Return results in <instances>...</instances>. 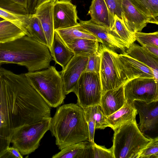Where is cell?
Here are the masks:
<instances>
[{
	"label": "cell",
	"instance_id": "1",
	"mask_svg": "<svg viewBox=\"0 0 158 158\" xmlns=\"http://www.w3.org/2000/svg\"><path fill=\"white\" fill-rule=\"evenodd\" d=\"M50 117L51 107L24 73L0 67V158L17 130Z\"/></svg>",
	"mask_w": 158,
	"mask_h": 158
},
{
	"label": "cell",
	"instance_id": "20",
	"mask_svg": "<svg viewBox=\"0 0 158 158\" xmlns=\"http://www.w3.org/2000/svg\"><path fill=\"white\" fill-rule=\"evenodd\" d=\"M53 60L56 64L64 69L75 56L57 32L55 31L50 52Z\"/></svg>",
	"mask_w": 158,
	"mask_h": 158
},
{
	"label": "cell",
	"instance_id": "42",
	"mask_svg": "<svg viewBox=\"0 0 158 158\" xmlns=\"http://www.w3.org/2000/svg\"><path fill=\"white\" fill-rule=\"evenodd\" d=\"M4 20H5L3 18L0 17V22H1V21H4Z\"/></svg>",
	"mask_w": 158,
	"mask_h": 158
},
{
	"label": "cell",
	"instance_id": "32",
	"mask_svg": "<svg viewBox=\"0 0 158 158\" xmlns=\"http://www.w3.org/2000/svg\"><path fill=\"white\" fill-rule=\"evenodd\" d=\"M138 158H158V138L152 139L142 151Z\"/></svg>",
	"mask_w": 158,
	"mask_h": 158
},
{
	"label": "cell",
	"instance_id": "9",
	"mask_svg": "<svg viewBox=\"0 0 158 158\" xmlns=\"http://www.w3.org/2000/svg\"><path fill=\"white\" fill-rule=\"evenodd\" d=\"M126 101L135 100L150 102L158 100V81L154 78L139 77L132 79L124 84Z\"/></svg>",
	"mask_w": 158,
	"mask_h": 158
},
{
	"label": "cell",
	"instance_id": "21",
	"mask_svg": "<svg viewBox=\"0 0 158 158\" xmlns=\"http://www.w3.org/2000/svg\"><path fill=\"white\" fill-rule=\"evenodd\" d=\"M52 158H93L92 143L85 141L73 144L60 150Z\"/></svg>",
	"mask_w": 158,
	"mask_h": 158
},
{
	"label": "cell",
	"instance_id": "35",
	"mask_svg": "<svg viewBox=\"0 0 158 158\" xmlns=\"http://www.w3.org/2000/svg\"><path fill=\"white\" fill-rule=\"evenodd\" d=\"M100 64V54L99 51L88 56V60L84 72L99 73Z\"/></svg>",
	"mask_w": 158,
	"mask_h": 158
},
{
	"label": "cell",
	"instance_id": "41",
	"mask_svg": "<svg viewBox=\"0 0 158 158\" xmlns=\"http://www.w3.org/2000/svg\"><path fill=\"white\" fill-rule=\"evenodd\" d=\"M58 0H36V8L42 4L48 1H52L54 3Z\"/></svg>",
	"mask_w": 158,
	"mask_h": 158
},
{
	"label": "cell",
	"instance_id": "23",
	"mask_svg": "<svg viewBox=\"0 0 158 158\" xmlns=\"http://www.w3.org/2000/svg\"><path fill=\"white\" fill-rule=\"evenodd\" d=\"M75 56H89L97 52L99 47L97 40L77 38L65 42Z\"/></svg>",
	"mask_w": 158,
	"mask_h": 158
},
{
	"label": "cell",
	"instance_id": "18",
	"mask_svg": "<svg viewBox=\"0 0 158 158\" xmlns=\"http://www.w3.org/2000/svg\"><path fill=\"white\" fill-rule=\"evenodd\" d=\"M88 14L91 22L96 24L114 29V16L110 13L104 0H92Z\"/></svg>",
	"mask_w": 158,
	"mask_h": 158
},
{
	"label": "cell",
	"instance_id": "11",
	"mask_svg": "<svg viewBox=\"0 0 158 158\" xmlns=\"http://www.w3.org/2000/svg\"><path fill=\"white\" fill-rule=\"evenodd\" d=\"M117 62L124 84L128 81L135 78H154L153 72L150 68L127 55L125 52L118 54Z\"/></svg>",
	"mask_w": 158,
	"mask_h": 158
},
{
	"label": "cell",
	"instance_id": "27",
	"mask_svg": "<svg viewBox=\"0 0 158 158\" xmlns=\"http://www.w3.org/2000/svg\"><path fill=\"white\" fill-rule=\"evenodd\" d=\"M26 35L48 47L45 36L39 19L35 15H31L26 28Z\"/></svg>",
	"mask_w": 158,
	"mask_h": 158
},
{
	"label": "cell",
	"instance_id": "22",
	"mask_svg": "<svg viewBox=\"0 0 158 158\" xmlns=\"http://www.w3.org/2000/svg\"><path fill=\"white\" fill-rule=\"evenodd\" d=\"M137 114L132 103L126 101L121 108L106 117L107 121L110 127L114 131L126 123L135 119Z\"/></svg>",
	"mask_w": 158,
	"mask_h": 158
},
{
	"label": "cell",
	"instance_id": "30",
	"mask_svg": "<svg viewBox=\"0 0 158 158\" xmlns=\"http://www.w3.org/2000/svg\"><path fill=\"white\" fill-rule=\"evenodd\" d=\"M135 40L142 46L146 45H153L158 47V31L145 33L137 31L134 33Z\"/></svg>",
	"mask_w": 158,
	"mask_h": 158
},
{
	"label": "cell",
	"instance_id": "37",
	"mask_svg": "<svg viewBox=\"0 0 158 158\" xmlns=\"http://www.w3.org/2000/svg\"><path fill=\"white\" fill-rule=\"evenodd\" d=\"M111 15H117L122 20V0H104Z\"/></svg>",
	"mask_w": 158,
	"mask_h": 158
},
{
	"label": "cell",
	"instance_id": "33",
	"mask_svg": "<svg viewBox=\"0 0 158 158\" xmlns=\"http://www.w3.org/2000/svg\"><path fill=\"white\" fill-rule=\"evenodd\" d=\"M0 7L15 14H28L25 8L10 0H0Z\"/></svg>",
	"mask_w": 158,
	"mask_h": 158
},
{
	"label": "cell",
	"instance_id": "31",
	"mask_svg": "<svg viewBox=\"0 0 158 158\" xmlns=\"http://www.w3.org/2000/svg\"><path fill=\"white\" fill-rule=\"evenodd\" d=\"M95 121V129H104L110 127L106 119V116L104 114L100 104L92 106Z\"/></svg>",
	"mask_w": 158,
	"mask_h": 158
},
{
	"label": "cell",
	"instance_id": "19",
	"mask_svg": "<svg viewBox=\"0 0 158 158\" xmlns=\"http://www.w3.org/2000/svg\"><path fill=\"white\" fill-rule=\"evenodd\" d=\"M125 53L150 68L154 78L158 81V57L149 52L142 46L133 43L126 49Z\"/></svg>",
	"mask_w": 158,
	"mask_h": 158
},
{
	"label": "cell",
	"instance_id": "12",
	"mask_svg": "<svg viewBox=\"0 0 158 158\" xmlns=\"http://www.w3.org/2000/svg\"><path fill=\"white\" fill-rule=\"evenodd\" d=\"M55 30L72 27L79 24L76 6L71 0H57L53 8Z\"/></svg>",
	"mask_w": 158,
	"mask_h": 158
},
{
	"label": "cell",
	"instance_id": "16",
	"mask_svg": "<svg viewBox=\"0 0 158 158\" xmlns=\"http://www.w3.org/2000/svg\"><path fill=\"white\" fill-rule=\"evenodd\" d=\"M126 102L123 85L102 94L99 104L104 114L107 117L121 108Z\"/></svg>",
	"mask_w": 158,
	"mask_h": 158
},
{
	"label": "cell",
	"instance_id": "28",
	"mask_svg": "<svg viewBox=\"0 0 158 158\" xmlns=\"http://www.w3.org/2000/svg\"><path fill=\"white\" fill-rule=\"evenodd\" d=\"M31 15H18L12 13L0 7V17L18 26L25 33L26 28Z\"/></svg>",
	"mask_w": 158,
	"mask_h": 158
},
{
	"label": "cell",
	"instance_id": "26",
	"mask_svg": "<svg viewBox=\"0 0 158 158\" xmlns=\"http://www.w3.org/2000/svg\"><path fill=\"white\" fill-rule=\"evenodd\" d=\"M26 35L18 26L9 21L0 22V44Z\"/></svg>",
	"mask_w": 158,
	"mask_h": 158
},
{
	"label": "cell",
	"instance_id": "36",
	"mask_svg": "<svg viewBox=\"0 0 158 158\" xmlns=\"http://www.w3.org/2000/svg\"><path fill=\"white\" fill-rule=\"evenodd\" d=\"M92 143L93 158H114L112 147L107 149L104 146L98 145L94 142Z\"/></svg>",
	"mask_w": 158,
	"mask_h": 158
},
{
	"label": "cell",
	"instance_id": "14",
	"mask_svg": "<svg viewBox=\"0 0 158 158\" xmlns=\"http://www.w3.org/2000/svg\"><path fill=\"white\" fill-rule=\"evenodd\" d=\"M132 103L139 114L138 127L141 132L155 129L158 123V100L147 102L135 100Z\"/></svg>",
	"mask_w": 158,
	"mask_h": 158
},
{
	"label": "cell",
	"instance_id": "39",
	"mask_svg": "<svg viewBox=\"0 0 158 158\" xmlns=\"http://www.w3.org/2000/svg\"><path fill=\"white\" fill-rule=\"evenodd\" d=\"M143 47L150 53L158 57V47L151 45H146Z\"/></svg>",
	"mask_w": 158,
	"mask_h": 158
},
{
	"label": "cell",
	"instance_id": "17",
	"mask_svg": "<svg viewBox=\"0 0 158 158\" xmlns=\"http://www.w3.org/2000/svg\"><path fill=\"white\" fill-rule=\"evenodd\" d=\"M54 3L52 1L44 3L36 8L34 14L41 23L50 52L55 31L53 16Z\"/></svg>",
	"mask_w": 158,
	"mask_h": 158
},
{
	"label": "cell",
	"instance_id": "29",
	"mask_svg": "<svg viewBox=\"0 0 158 158\" xmlns=\"http://www.w3.org/2000/svg\"><path fill=\"white\" fill-rule=\"evenodd\" d=\"M114 26L117 33L129 47L135 41L134 34L128 30L123 21L116 15L114 16Z\"/></svg>",
	"mask_w": 158,
	"mask_h": 158
},
{
	"label": "cell",
	"instance_id": "40",
	"mask_svg": "<svg viewBox=\"0 0 158 158\" xmlns=\"http://www.w3.org/2000/svg\"><path fill=\"white\" fill-rule=\"evenodd\" d=\"M24 7L26 9L27 7L28 0H10Z\"/></svg>",
	"mask_w": 158,
	"mask_h": 158
},
{
	"label": "cell",
	"instance_id": "5",
	"mask_svg": "<svg viewBox=\"0 0 158 158\" xmlns=\"http://www.w3.org/2000/svg\"><path fill=\"white\" fill-rule=\"evenodd\" d=\"M114 131L112 147L114 158H138L152 139L146 137L141 132L135 119Z\"/></svg>",
	"mask_w": 158,
	"mask_h": 158
},
{
	"label": "cell",
	"instance_id": "4",
	"mask_svg": "<svg viewBox=\"0 0 158 158\" xmlns=\"http://www.w3.org/2000/svg\"><path fill=\"white\" fill-rule=\"evenodd\" d=\"M24 74L29 83L49 106L56 107L63 102L66 97L63 82L54 66Z\"/></svg>",
	"mask_w": 158,
	"mask_h": 158
},
{
	"label": "cell",
	"instance_id": "7",
	"mask_svg": "<svg viewBox=\"0 0 158 158\" xmlns=\"http://www.w3.org/2000/svg\"><path fill=\"white\" fill-rule=\"evenodd\" d=\"M100 54L99 74L102 94L107 91L117 88L123 83L118 70L117 56L118 54L102 44L99 46Z\"/></svg>",
	"mask_w": 158,
	"mask_h": 158
},
{
	"label": "cell",
	"instance_id": "2",
	"mask_svg": "<svg viewBox=\"0 0 158 158\" xmlns=\"http://www.w3.org/2000/svg\"><path fill=\"white\" fill-rule=\"evenodd\" d=\"M52 60L47 46L26 35L0 44V66L16 64L33 72L48 68Z\"/></svg>",
	"mask_w": 158,
	"mask_h": 158
},
{
	"label": "cell",
	"instance_id": "3",
	"mask_svg": "<svg viewBox=\"0 0 158 158\" xmlns=\"http://www.w3.org/2000/svg\"><path fill=\"white\" fill-rule=\"evenodd\" d=\"M60 150L89 140L88 128L83 109L77 104L59 107L52 118L49 130Z\"/></svg>",
	"mask_w": 158,
	"mask_h": 158
},
{
	"label": "cell",
	"instance_id": "6",
	"mask_svg": "<svg viewBox=\"0 0 158 158\" xmlns=\"http://www.w3.org/2000/svg\"><path fill=\"white\" fill-rule=\"evenodd\" d=\"M51 118H45L19 128L13 134L10 143L22 155H29L34 152L38 148L45 134L49 130Z\"/></svg>",
	"mask_w": 158,
	"mask_h": 158
},
{
	"label": "cell",
	"instance_id": "13",
	"mask_svg": "<svg viewBox=\"0 0 158 158\" xmlns=\"http://www.w3.org/2000/svg\"><path fill=\"white\" fill-rule=\"evenodd\" d=\"M88 59V56H74L65 68L60 72L66 95L75 92L78 81L84 72Z\"/></svg>",
	"mask_w": 158,
	"mask_h": 158
},
{
	"label": "cell",
	"instance_id": "8",
	"mask_svg": "<svg viewBox=\"0 0 158 158\" xmlns=\"http://www.w3.org/2000/svg\"><path fill=\"white\" fill-rule=\"evenodd\" d=\"M74 93L77 98V104L83 109L99 104L102 89L99 73L83 72Z\"/></svg>",
	"mask_w": 158,
	"mask_h": 158
},
{
	"label": "cell",
	"instance_id": "34",
	"mask_svg": "<svg viewBox=\"0 0 158 158\" xmlns=\"http://www.w3.org/2000/svg\"><path fill=\"white\" fill-rule=\"evenodd\" d=\"M83 110L88 128L89 141L91 143H94L95 121L92 106L88 107Z\"/></svg>",
	"mask_w": 158,
	"mask_h": 158
},
{
	"label": "cell",
	"instance_id": "15",
	"mask_svg": "<svg viewBox=\"0 0 158 158\" xmlns=\"http://www.w3.org/2000/svg\"><path fill=\"white\" fill-rule=\"evenodd\" d=\"M122 21L128 30L133 34L141 31L148 21L131 3L130 0H122Z\"/></svg>",
	"mask_w": 158,
	"mask_h": 158
},
{
	"label": "cell",
	"instance_id": "10",
	"mask_svg": "<svg viewBox=\"0 0 158 158\" xmlns=\"http://www.w3.org/2000/svg\"><path fill=\"white\" fill-rule=\"evenodd\" d=\"M79 22L84 28L98 39L99 42L116 53H124L129 47L119 36L114 29L96 24L90 20H79Z\"/></svg>",
	"mask_w": 158,
	"mask_h": 158
},
{
	"label": "cell",
	"instance_id": "25",
	"mask_svg": "<svg viewBox=\"0 0 158 158\" xmlns=\"http://www.w3.org/2000/svg\"><path fill=\"white\" fill-rule=\"evenodd\" d=\"M55 31L64 42L77 38L97 40L99 42L98 39L95 36L84 28L79 23L72 27Z\"/></svg>",
	"mask_w": 158,
	"mask_h": 158
},
{
	"label": "cell",
	"instance_id": "38",
	"mask_svg": "<svg viewBox=\"0 0 158 158\" xmlns=\"http://www.w3.org/2000/svg\"><path fill=\"white\" fill-rule=\"evenodd\" d=\"M22 155L16 148L10 147L7 148L6 152L2 156L1 158H23Z\"/></svg>",
	"mask_w": 158,
	"mask_h": 158
},
{
	"label": "cell",
	"instance_id": "24",
	"mask_svg": "<svg viewBox=\"0 0 158 158\" xmlns=\"http://www.w3.org/2000/svg\"><path fill=\"white\" fill-rule=\"evenodd\" d=\"M148 23L158 24V0H130Z\"/></svg>",
	"mask_w": 158,
	"mask_h": 158
}]
</instances>
